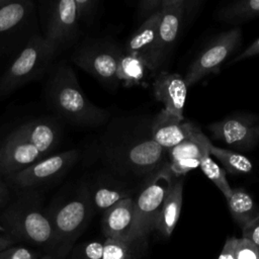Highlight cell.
I'll return each instance as SVG.
<instances>
[{"mask_svg":"<svg viewBox=\"0 0 259 259\" xmlns=\"http://www.w3.org/2000/svg\"><path fill=\"white\" fill-rule=\"evenodd\" d=\"M65 123L52 113L27 116L0 134V175L4 178L53 154L64 139Z\"/></svg>","mask_w":259,"mask_h":259,"instance_id":"cell-1","label":"cell"},{"mask_svg":"<svg viewBox=\"0 0 259 259\" xmlns=\"http://www.w3.org/2000/svg\"><path fill=\"white\" fill-rule=\"evenodd\" d=\"M45 99L50 113L65 124L93 128L104 125L110 117L108 110L89 100L73 69L63 61L54 64L48 73Z\"/></svg>","mask_w":259,"mask_h":259,"instance_id":"cell-2","label":"cell"},{"mask_svg":"<svg viewBox=\"0 0 259 259\" xmlns=\"http://www.w3.org/2000/svg\"><path fill=\"white\" fill-rule=\"evenodd\" d=\"M0 225L17 239L39 246L55 245L54 231L44 209L41 190H10L0 212Z\"/></svg>","mask_w":259,"mask_h":259,"instance_id":"cell-3","label":"cell"},{"mask_svg":"<svg viewBox=\"0 0 259 259\" xmlns=\"http://www.w3.org/2000/svg\"><path fill=\"white\" fill-rule=\"evenodd\" d=\"M93 211L87 179L63 188L46 209L54 231L55 245L70 249L86 229Z\"/></svg>","mask_w":259,"mask_h":259,"instance_id":"cell-4","label":"cell"},{"mask_svg":"<svg viewBox=\"0 0 259 259\" xmlns=\"http://www.w3.org/2000/svg\"><path fill=\"white\" fill-rule=\"evenodd\" d=\"M36 6L31 0H10L0 9V68L5 69L38 34Z\"/></svg>","mask_w":259,"mask_h":259,"instance_id":"cell-5","label":"cell"},{"mask_svg":"<svg viewBox=\"0 0 259 259\" xmlns=\"http://www.w3.org/2000/svg\"><path fill=\"white\" fill-rule=\"evenodd\" d=\"M58 56L41 33L35 34L0 76V99L40 80L49 73Z\"/></svg>","mask_w":259,"mask_h":259,"instance_id":"cell-6","label":"cell"},{"mask_svg":"<svg viewBox=\"0 0 259 259\" xmlns=\"http://www.w3.org/2000/svg\"><path fill=\"white\" fill-rule=\"evenodd\" d=\"M173 175L168 165L155 172L134 197V224L130 243H142L156 230L164 200L172 185Z\"/></svg>","mask_w":259,"mask_h":259,"instance_id":"cell-7","label":"cell"},{"mask_svg":"<svg viewBox=\"0 0 259 259\" xmlns=\"http://www.w3.org/2000/svg\"><path fill=\"white\" fill-rule=\"evenodd\" d=\"M122 50L107 38H86L78 44L72 54V61L104 86L115 89L117 66Z\"/></svg>","mask_w":259,"mask_h":259,"instance_id":"cell-8","label":"cell"},{"mask_svg":"<svg viewBox=\"0 0 259 259\" xmlns=\"http://www.w3.org/2000/svg\"><path fill=\"white\" fill-rule=\"evenodd\" d=\"M81 156L78 149L53 153L4 178V181L10 190H41L44 186L64 177L79 162Z\"/></svg>","mask_w":259,"mask_h":259,"instance_id":"cell-9","label":"cell"},{"mask_svg":"<svg viewBox=\"0 0 259 259\" xmlns=\"http://www.w3.org/2000/svg\"><path fill=\"white\" fill-rule=\"evenodd\" d=\"M45 40L60 55L75 46L81 36L75 0H60L47 3Z\"/></svg>","mask_w":259,"mask_h":259,"instance_id":"cell-10","label":"cell"},{"mask_svg":"<svg viewBox=\"0 0 259 259\" xmlns=\"http://www.w3.org/2000/svg\"><path fill=\"white\" fill-rule=\"evenodd\" d=\"M242 30L236 26L213 37L189 65L184 78L187 87L217 73L223 63L240 47Z\"/></svg>","mask_w":259,"mask_h":259,"instance_id":"cell-11","label":"cell"},{"mask_svg":"<svg viewBox=\"0 0 259 259\" xmlns=\"http://www.w3.org/2000/svg\"><path fill=\"white\" fill-rule=\"evenodd\" d=\"M185 10L184 0H164L156 44L148 61L152 73H157L167 63L181 31Z\"/></svg>","mask_w":259,"mask_h":259,"instance_id":"cell-12","label":"cell"},{"mask_svg":"<svg viewBox=\"0 0 259 259\" xmlns=\"http://www.w3.org/2000/svg\"><path fill=\"white\" fill-rule=\"evenodd\" d=\"M213 139L239 151H250L259 143V118L251 113H235L208 125Z\"/></svg>","mask_w":259,"mask_h":259,"instance_id":"cell-13","label":"cell"},{"mask_svg":"<svg viewBox=\"0 0 259 259\" xmlns=\"http://www.w3.org/2000/svg\"><path fill=\"white\" fill-rule=\"evenodd\" d=\"M200 128L190 121H184L162 109L153 119L151 139L164 150H169L191 138Z\"/></svg>","mask_w":259,"mask_h":259,"instance_id":"cell-14","label":"cell"},{"mask_svg":"<svg viewBox=\"0 0 259 259\" xmlns=\"http://www.w3.org/2000/svg\"><path fill=\"white\" fill-rule=\"evenodd\" d=\"M153 93L166 111L184 119L183 109L187 96V85L184 78L177 73L160 72L153 82Z\"/></svg>","mask_w":259,"mask_h":259,"instance_id":"cell-15","label":"cell"},{"mask_svg":"<svg viewBox=\"0 0 259 259\" xmlns=\"http://www.w3.org/2000/svg\"><path fill=\"white\" fill-rule=\"evenodd\" d=\"M87 181L93 210L104 212L119 200L132 196L130 189L111 172L96 174Z\"/></svg>","mask_w":259,"mask_h":259,"instance_id":"cell-16","label":"cell"},{"mask_svg":"<svg viewBox=\"0 0 259 259\" xmlns=\"http://www.w3.org/2000/svg\"><path fill=\"white\" fill-rule=\"evenodd\" d=\"M134 224V196L123 198L103 212L101 228L105 238L130 242Z\"/></svg>","mask_w":259,"mask_h":259,"instance_id":"cell-17","label":"cell"},{"mask_svg":"<svg viewBox=\"0 0 259 259\" xmlns=\"http://www.w3.org/2000/svg\"><path fill=\"white\" fill-rule=\"evenodd\" d=\"M161 12L143 20L141 25L127 39L124 49L122 50L124 53L140 56L148 64L149 58L156 44L161 20Z\"/></svg>","mask_w":259,"mask_h":259,"instance_id":"cell-18","label":"cell"},{"mask_svg":"<svg viewBox=\"0 0 259 259\" xmlns=\"http://www.w3.org/2000/svg\"><path fill=\"white\" fill-rule=\"evenodd\" d=\"M182 193V179L174 180L164 200L156 226V231H158L166 239L172 235L179 220L183 198Z\"/></svg>","mask_w":259,"mask_h":259,"instance_id":"cell-19","label":"cell"},{"mask_svg":"<svg viewBox=\"0 0 259 259\" xmlns=\"http://www.w3.org/2000/svg\"><path fill=\"white\" fill-rule=\"evenodd\" d=\"M227 203L231 215L242 230L259 217V205L243 188H232Z\"/></svg>","mask_w":259,"mask_h":259,"instance_id":"cell-20","label":"cell"},{"mask_svg":"<svg viewBox=\"0 0 259 259\" xmlns=\"http://www.w3.org/2000/svg\"><path fill=\"white\" fill-rule=\"evenodd\" d=\"M150 72L152 71L143 58L121 52L117 66V81L119 84L124 87L142 84Z\"/></svg>","mask_w":259,"mask_h":259,"instance_id":"cell-21","label":"cell"},{"mask_svg":"<svg viewBox=\"0 0 259 259\" xmlns=\"http://www.w3.org/2000/svg\"><path fill=\"white\" fill-rule=\"evenodd\" d=\"M210 141L199 130L191 138L181 142L175 147L168 150L170 162L184 159L201 160L204 156L209 155Z\"/></svg>","mask_w":259,"mask_h":259,"instance_id":"cell-22","label":"cell"},{"mask_svg":"<svg viewBox=\"0 0 259 259\" xmlns=\"http://www.w3.org/2000/svg\"><path fill=\"white\" fill-rule=\"evenodd\" d=\"M217 17L226 23L240 24L259 17V0H242L221 7Z\"/></svg>","mask_w":259,"mask_h":259,"instance_id":"cell-23","label":"cell"},{"mask_svg":"<svg viewBox=\"0 0 259 259\" xmlns=\"http://www.w3.org/2000/svg\"><path fill=\"white\" fill-rule=\"evenodd\" d=\"M209 155L217 158L228 173L248 174L253 170V164L249 158L232 150L215 147L211 144Z\"/></svg>","mask_w":259,"mask_h":259,"instance_id":"cell-24","label":"cell"},{"mask_svg":"<svg viewBox=\"0 0 259 259\" xmlns=\"http://www.w3.org/2000/svg\"><path fill=\"white\" fill-rule=\"evenodd\" d=\"M199 167L203 174L221 190L227 199L232 192V187L227 180V172L224 170V168L215 163L211 159L210 155H206L200 160Z\"/></svg>","mask_w":259,"mask_h":259,"instance_id":"cell-25","label":"cell"},{"mask_svg":"<svg viewBox=\"0 0 259 259\" xmlns=\"http://www.w3.org/2000/svg\"><path fill=\"white\" fill-rule=\"evenodd\" d=\"M133 246V244L123 240L105 238L102 259H130Z\"/></svg>","mask_w":259,"mask_h":259,"instance_id":"cell-26","label":"cell"},{"mask_svg":"<svg viewBox=\"0 0 259 259\" xmlns=\"http://www.w3.org/2000/svg\"><path fill=\"white\" fill-rule=\"evenodd\" d=\"M75 4L80 23H89L97 11L98 2L94 0H75Z\"/></svg>","mask_w":259,"mask_h":259,"instance_id":"cell-27","label":"cell"},{"mask_svg":"<svg viewBox=\"0 0 259 259\" xmlns=\"http://www.w3.org/2000/svg\"><path fill=\"white\" fill-rule=\"evenodd\" d=\"M236 259H259V249L250 241L238 238L235 246Z\"/></svg>","mask_w":259,"mask_h":259,"instance_id":"cell-28","label":"cell"},{"mask_svg":"<svg viewBox=\"0 0 259 259\" xmlns=\"http://www.w3.org/2000/svg\"><path fill=\"white\" fill-rule=\"evenodd\" d=\"M0 259H36V255L26 247L10 246L0 251Z\"/></svg>","mask_w":259,"mask_h":259,"instance_id":"cell-29","label":"cell"},{"mask_svg":"<svg viewBox=\"0 0 259 259\" xmlns=\"http://www.w3.org/2000/svg\"><path fill=\"white\" fill-rule=\"evenodd\" d=\"M199 164H200V160L184 159V160H178L175 162H170V164H168V168L172 175L174 174L175 176H181L199 167Z\"/></svg>","mask_w":259,"mask_h":259,"instance_id":"cell-30","label":"cell"},{"mask_svg":"<svg viewBox=\"0 0 259 259\" xmlns=\"http://www.w3.org/2000/svg\"><path fill=\"white\" fill-rule=\"evenodd\" d=\"M164 0H144L139 3L138 12L144 20L150 16L159 13L163 9Z\"/></svg>","mask_w":259,"mask_h":259,"instance_id":"cell-31","label":"cell"},{"mask_svg":"<svg viewBox=\"0 0 259 259\" xmlns=\"http://www.w3.org/2000/svg\"><path fill=\"white\" fill-rule=\"evenodd\" d=\"M103 243L98 241L88 242L83 246L84 259H102Z\"/></svg>","mask_w":259,"mask_h":259,"instance_id":"cell-32","label":"cell"},{"mask_svg":"<svg viewBox=\"0 0 259 259\" xmlns=\"http://www.w3.org/2000/svg\"><path fill=\"white\" fill-rule=\"evenodd\" d=\"M242 238L250 241L259 249V217L242 230Z\"/></svg>","mask_w":259,"mask_h":259,"instance_id":"cell-33","label":"cell"},{"mask_svg":"<svg viewBox=\"0 0 259 259\" xmlns=\"http://www.w3.org/2000/svg\"><path fill=\"white\" fill-rule=\"evenodd\" d=\"M237 239L238 238L236 237H230L227 239L218 259H236L235 246L237 243Z\"/></svg>","mask_w":259,"mask_h":259,"instance_id":"cell-34","label":"cell"},{"mask_svg":"<svg viewBox=\"0 0 259 259\" xmlns=\"http://www.w3.org/2000/svg\"><path fill=\"white\" fill-rule=\"evenodd\" d=\"M259 55V38H257L256 40H254L247 49H245L241 54H239L237 57H235L231 64H234L236 62H239L241 60L244 59H248V58H252L254 56Z\"/></svg>","mask_w":259,"mask_h":259,"instance_id":"cell-35","label":"cell"},{"mask_svg":"<svg viewBox=\"0 0 259 259\" xmlns=\"http://www.w3.org/2000/svg\"><path fill=\"white\" fill-rule=\"evenodd\" d=\"M9 194H10V189L7 186L6 182L0 187V212L3 208V206L5 205V203L7 202L8 198H9ZM0 231H4L3 227L0 225Z\"/></svg>","mask_w":259,"mask_h":259,"instance_id":"cell-36","label":"cell"},{"mask_svg":"<svg viewBox=\"0 0 259 259\" xmlns=\"http://www.w3.org/2000/svg\"><path fill=\"white\" fill-rule=\"evenodd\" d=\"M14 241L11 238H6V237H0V251L6 249L7 247L12 246Z\"/></svg>","mask_w":259,"mask_h":259,"instance_id":"cell-37","label":"cell"},{"mask_svg":"<svg viewBox=\"0 0 259 259\" xmlns=\"http://www.w3.org/2000/svg\"><path fill=\"white\" fill-rule=\"evenodd\" d=\"M9 2H10V0H0V9L2 7H4L5 5H7Z\"/></svg>","mask_w":259,"mask_h":259,"instance_id":"cell-38","label":"cell"},{"mask_svg":"<svg viewBox=\"0 0 259 259\" xmlns=\"http://www.w3.org/2000/svg\"><path fill=\"white\" fill-rule=\"evenodd\" d=\"M5 183V181H4V179H3V177L0 175V187L3 185Z\"/></svg>","mask_w":259,"mask_h":259,"instance_id":"cell-39","label":"cell"}]
</instances>
